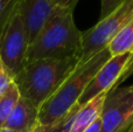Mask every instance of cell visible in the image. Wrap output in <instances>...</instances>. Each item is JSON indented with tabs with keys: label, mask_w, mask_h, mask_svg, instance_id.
<instances>
[{
	"label": "cell",
	"mask_w": 133,
	"mask_h": 132,
	"mask_svg": "<svg viewBox=\"0 0 133 132\" xmlns=\"http://www.w3.org/2000/svg\"><path fill=\"white\" fill-rule=\"evenodd\" d=\"M81 49L82 32L75 25L74 11L54 7L28 47L27 62L40 58H79Z\"/></svg>",
	"instance_id": "obj_1"
},
{
	"label": "cell",
	"mask_w": 133,
	"mask_h": 132,
	"mask_svg": "<svg viewBox=\"0 0 133 132\" xmlns=\"http://www.w3.org/2000/svg\"><path fill=\"white\" fill-rule=\"evenodd\" d=\"M79 58H40L27 62L13 82L20 97L39 109L77 67Z\"/></svg>",
	"instance_id": "obj_2"
},
{
	"label": "cell",
	"mask_w": 133,
	"mask_h": 132,
	"mask_svg": "<svg viewBox=\"0 0 133 132\" xmlns=\"http://www.w3.org/2000/svg\"><path fill=\"white\" fill-rule=\"evenodd\" d=\"M110 57V53L105 48L87 62L77 64L57 90L39 108V126H50L61 121L77 104L89 82Z\"/></svg>",
	"instance_id": "obj_3"
},
{
	"label": "cell",
	"mask_w": 133,
	"mask_h": 132,
	"mask_svg": "<svg viewBox=\"0 0 133 132\" xmlns=\"http://www.w3.org/2000/svg\"><path fill=\"white\" fill-rule=\"evenodd\" d=\"M133 20V0H124L113 12L101 19L94 27L82 32V49L78 64L106 48L113 36Z\"/></svg>",
	"instance_id": "obj_4"
},
{
	"label": "cell",
	"mask_w": 133,
	"mask_h": 132,
	"mask_svg": "<svg viewBox=\"0 0 133 132\" xmlns=\"http://www.w3.org/2000/svg\"><path fill=\"white\" fill-rule=\"evenodd\" d=\"M28 41L27 29L20 11V1L16 8L0 30V60L12 77L16 76L27 62Z\"/></svg>",
	"instance_id": "obj_5"
},
{
	"label": "cell",
	"mask_w": 133,
	"mask_h": 132,
	"mask_svg": "<svg viewBox=\"0 0 133 132\" xmlns=\"http://www.w3.org/2000/svg\"><path fill=\"white\" fill-rule=\"evenodd\" d=\"M101 132H125L133 121V84L115 87L104 97Z\"/></svg>",
	"instance_id": "obj_6"
},
{
	"label": "cell",
	"mask_w": 133,
	"mask_h": 132,
	"mask_svg": "<svg viewBox=\"0 0 133 132\" xmlns=\"http://www.w3.org/2000/svg\"><path fill=\"white\" fill-rule=\"evenodd\" d=\"M132 58L133 53H125L122 55L111 56L89 82L82 96L78 100L77 104L79 107H83L92 98L102 94H106L112 88L118 87Z\"/></svg>",
	"instance_id": "obj_7"
},
{
	"label": "cell",
	"mask_w": 133,
	"mask_h": 132,
	"mask_svg": "<svg viewBox=\"0 0 133 132\" xmlns=\"http://www.w3.org/2000/svg\"><path fill=\"white\" fill-rule=\"evenodd\" d=\"M54 7L53 0H20V11L27 29L29 44L50 15Z\"/></svg>",
	"instance_id": "obj_8"
},
{
	"label": "cell",
	"mask_w": 133,
	"mask_h": 132,
	"mask_svg": "<svg viewBox=\"0 0 133 132\" xmlns=\"http://www.w3.org/2000/svg\"><path fill=\"white\" fill-rule=\"evenodd\" d=\"M39 126V109L26 98L20 97L11 111L4 128L18 132H33Z\"/></svg>",
	"instance_id": "obj_9"
},
{
	"label": "cell",
	"mask_w": 133,
	"mask_h": 132,
	"mask_svg": "<svg viewBox=\"0 0 133 132\" xmlns=\"http://www.w3.org/2000/svg\"><path fill=\"white\" fill-rule=\"evenodd\" d=\"M105 95L106 94H102V95L92 98L87 104H84L78 109L69 132H83L95 119H97L101 116Z\"/></svg>",
	"instance_id": "obj_10"
},
{
	"label": "cell",
	"mask_w": 133,
	"mask_h": 132,
	"mask_svg": "<svg viewBox=\"0 0 133 132\" xmlns=\"http://www.w3.org/2000/svg\"><path fill=\"white\" fill-rule=\"evenodd\" d=\"M111 56L133 53V20L119 30L106 46Z\"/></svg>",
	"instance_id": "obj_11"
},
{
	"label": "cell",
	"mask_w": 133,
	"mask_h": 132,
	"mask_svg": "<svg viewBox=\"0 0 133 132\" xmlns=\"http://www.w3.org/2000/svg\"><path fill=\"white\" fill-rule=\"evenodd\" d=\"M19 98H20L19 90L14 84V82H12V84L6 90V93L0 97V129L4 128L9 114L13 110L14 105L16 104Z\"/></svg>",
	"instance_id": "obj_12"
},
{
	"label": "cell",
	"mask_w": 133,
	"mask_h": 132,
	"mask_svg": "<svg viewBox=\"0 0 133 132\" xmlns=\"http://www.w3.org/2000/svg\"><path fill=\"white\" fill-rule=\"evenodd\" d=\"M20 0H0V30L9 19Z\"/></svg>",
	"instance_id": "obj_13"
},
{
	"label": "cell",
	"mask_w": 133,
	"mask_h": 132,
	"mask_svg": "<svg viewBox=\"0 0 133 132\" xmlns=\"http://www.w3.org/2000/svg\"><path fill=\"white\" fill-rule=\"evenodd\" d=\"M12 82H13V77L11 76L8 70L6 69V67L0 60V97L6 93V90L9 88Z\"/></svg>",
	"instance_id": "obj_14"
},
{
	"label": "cell",
	"mask_w": 133,
	"mask_h": 132,
	"mask_svg": "<svg viewBox=\"0 0 133 132\" xmlns=\"http://www.w3.org/2000/svg\"><path fill=\"white\" fill-rule=\"evenodd\" d=\"M102 1V6H101V19H104L106 15L113 12L124 0H101Z\"/></svg>",
	"instance_id": "obj_15"
},
{
	"label": "cell",
	"mask_w": 133,
	"mask_h": 132,
	"mask_svg": "<svg viewBox=\"0 0 133 132\" xmlns=\"http://www.w3.org/2000/svg\"><path fill=\"white\" fill-rule=\"evenodd\" d=\"M53 1H54V6L55 7L74 11V8L76 7L78 0H53Z\"/></svg>",
	"instance_id": "obj_16"
},
{
	"label": "cell",
	"mask_w": 133,
	"mask_h": 132,
	"mask_svg": "<svg viewBox=\"0 0 133 132\" xmlns=\"http://www.w3.org/2000/svg\"><path fill=\"white\" fill-rule=\"evenodd\" d=\"M101 129H102V121H101V116H99L98 118L95 119L83 132H101Z\"/></svg>",
	"instance_id": "obj_17"
},
{
	"label": "cell",
	"mask_w": 133,
	"mask_h": 132,
	"mask_svg": "<svg viewBox=\"0 0 133 132\" xmlns=\"http://www.w3.org/2000/svg\"><path fill=\"white\" fill-rule=\"evenodd\" d=\"M131 72H133V58H132L131 62H130V64H129V67H127L126 71H125V72H124V75H123L122 81H124V80L126 78L127 76H130V74H131Z\"/></svg>",
	"instance_id": "obj_18"
},
{
	"label": "cell",
	"mask_w": 133,
	"mask_h": 132,
	"mask_svg": "<svg viewBox=\"0 0 133 132\" xmlns=\"http://www.w3.org/2000/svg\"><path fill=\"white\" fill-rule=\"evenodd\" d=\"M0 132H18V131H14L12 129H7V128H1L0 129Z\"/></svg>",
	"instance_id": "obj_19"
},
{
	"label": "cell",
	"mask_w": 133,
	"mask_h": 132,
	"mask_svg": "<svg viewBox=\"0 0 133 132\" xmlns=\"http://www.w3.org/2000/svg\"><path fill=\"white\" fill-rule=\"evenodd\" d=\"M127 132H133V121H132V123L130 124V126H129V129L126 130Z\"/></svg>",
	"instance_id": "obj_20"
}]
</instances>
